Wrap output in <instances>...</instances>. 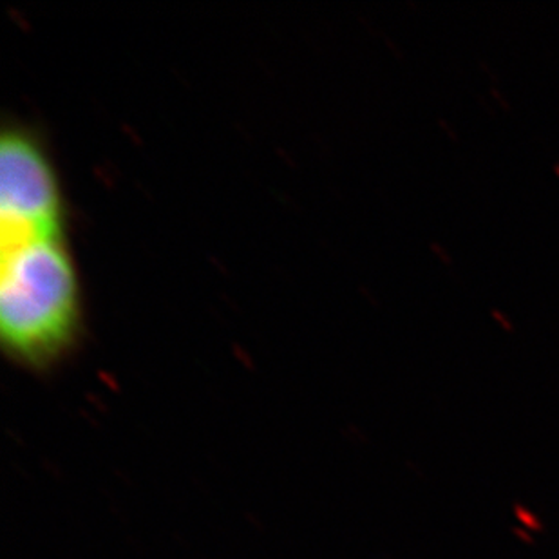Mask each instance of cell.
I'll return each instance as SVG.
<instances>
[{"label":"cell","instance_id":"6da1fadb","mask_svg":"<svg viewBox=\"0 0 559 559\" xmlns=\"http://www.w3.org/2000/svg\"><path fill=\"white\" fill-rule=\"evenodd\" d=\"M79 281L62 239L0 253V333L13 359L48 366L79 330Z\"/></svg>","mask_w":559,"mask_h":559},{"label":"cell","instance_id":"7a4b0ae2","mask_svg":"<svg viewBox=\"0 0 559 559\" xmlns=\"http://www.w3.org/2000/svg\"><path fill=\"white\" fill-rule=\"evenodd\" d=\"M62 200L48 156L27 132L0 140V253L62 239Z\"/></svg>","mask_w":559,"mask_h":559}]
</instances>
